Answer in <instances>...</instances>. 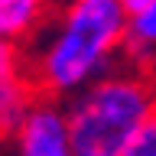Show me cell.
<instances>
[{
	"label": "cell",
	"mask_w": 156,
	"mask_h": 156,
	"mask_svg": "<svg viewBox=\"0 0 156 156\" xmlns=\"http://www.w3.org/2000/svg\"><path fill=\"white\" fill-rule=\"evenodd\" d=\"M127 20L120 0H78L55 10L23 49L36 94L65 104L120 68L127 62Z\"/></svg>",
	"instance_id": "1"
},
{
	"label": "cell",
	"mask_w": 156,
	"mask_h": 156,
	"mask_svg": "<svg viewBox=\"0 0 156 156\" xmlns=\"http://www.w3.org/2000/svg\"><path fill=\"white\" fill-rule=\"evenodd\" d=\"M75 156H124L150 120H156V78L120 65L65 101Z\"/></svg>",
	"instance_id": "2"
},
{
	"label": "cell",
	"mask_w": 156,
	"mask_h": 156,
	"mask_svg": "<svg viewBox=\"0 0 156 156\" xmlns=\"http://www.w3.org/2000/svg\"><path fill=\"white\" fill-rule=\"evenodd\" d=\"M10 143H13V156H75L65 104L52 98H36V104L13 130Z\"/></svg>",
	"instance_id": "3"
},
{
	"label": "cell",
	"mask_w": 156,
	"mask_h": 156,
	"mask_svg": "<svg viewBox=\"0 0 156 156\" xmlns=\"http://www.w3.org/2000/svg\"><path fill=\"white\" fill-rule=\"evenodd\" d=\"M36 98L39 94L29 78L26 52L20 46L0 42V136H13Z\"/></svg>",
	"instance_id": "4"
},
{
	"label": "cell",
	"mask_w": 156,
	"mask_h": 156,
	"mask_svg": "<svg viewBox=\"0 0 156 156\" xmlns=\"http://www.w3.org/2000/svg\"><path fill=\"white\" fill-rule=\"evenodd\" d=\"M49 0H0V42L26 49L49 23Z\"/></svg>",
	"instance_id": "5"
},
{
	"label": "cell",
	"mask_w": 156,
	"mask_h": 156,
	"mask_svg": "<svg viewBox=\"0 0 156 156\" xmlns=\"http://www.w3.org/2000/svg\"><path fill=\"white\" fill-rule=\"evenodd\" d=\"M127 65L156 78V0L127 20Z\"/></svg>",
	"instance_id": "6"
},
{
	"label": "cell",
	"mask_w": 156,
	"mask_h": 156,
	"mask_svg": "<svg viewBox=\"0 0 156 156\" xmlns=\"http://www.w3.org/2000/svg\"><path fill=\"white\" fill-rule=\"evenodd\" d=\"M124 156H156V120H150V124L136 133V140L127 146Z\"/></svg>",
	"instance_id": "7"
},
{
	"label": "cell",
	"mask_w": 156,
	"mask_h": 156,
	"mask_svg": "<svg viewBox=\"0 0 156 156\" xmlns=\"http://www.w3.org/2000/svg\"><path fill=\"white\" fill-rule=\"evenodd\" d=\"M153 0H120V7L127 10V16H133V13H140L143 7H150Z\"/></svg>",
	"instance_id": "8"
},
{
	"label": "cell",
	"mask_w": 156,
	"mask_h": 156,
	"mask_svg": "<svg viewBox=\"0 0 156 156\" xmlns=\"http://www.w3.org/2000/svg\"><path fill=\"white\" fill-rule=\"evenodd\" d=\"M72 3H78V0H49L52 13H55V10H65V7H72Z\"/></svg>",
	"instance_id": "9"
}]
</instances>
